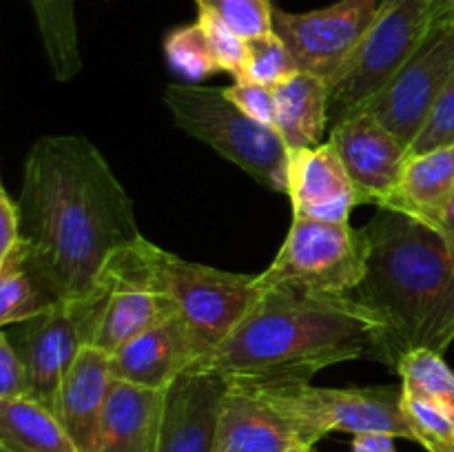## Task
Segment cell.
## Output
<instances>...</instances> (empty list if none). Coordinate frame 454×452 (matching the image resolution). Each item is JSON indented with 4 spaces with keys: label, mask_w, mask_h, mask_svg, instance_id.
Wrapping results in <instances>:
<instances>
[{
    "label": "cell",
    "mask_w": 454,
    "mask_h": 452,
    "mask_svg": "<svg viewBox=\"0 0 454 452\" xmlns=\"http://www.w3.org/2000/svg\"><path fill=\"white\" fill-rule=\"evenodd\" d=\"M27 264L58 300L91 292L105 261L142 238L127 189L82 136H44L18 195Z\"/></svg>",
    "instance_id": "6da1fadb"
},
{
    "label": "cell",
    "mask_w": 454,
    "mask_h": 452,
    "mask_svg": "<svg viewBox=\"0 0 454 452\" xmlns=\"http://www.w3.org/2000/svg\"><path fill=\"white\" fill-rule=\"evenodd\" d=\"M377 353L380 323L353 295L282 284L260 288L242 322L193 368L229 384H309L333 363Z\"/></svg>",
    "instance_id": "7a4b0ae2"
},
{
    "label": "cell",
    "mask_w": 454,
    "mask_h": 452,
    "mask_svg": "<svg viewBox=\"0 0 454 452\" xmlns=\"http://www.w3.org/2000/svg\"><path fill=\"white\" fill-rule=\"evenodd\" d=\"M364 233L366 275L350 295L380 323L377 362L397 370L415 350L446 353L454 341L452 244L393 208H377Z\"/></svg>",
    "instance_id": "3957f363"
},
{
    "label": "cell",
    "mask_w": 454,
    "mask_h": 452,
    "mask_svg": "<svg viewBox=\"0 0 454 452\" xmlns=\"http://www.w3.org/2000/svg\"><path fill=\"white\" fill-rule=\"evenodd\" d=\"M162 97L182 131L238 164L266 189L288 193L291 151L275 129L242 113L224 89L198 82L167 84Z\"/></svg>",
    "instance_id": "277c9868"
},
{
    "label": "cell",
    "mask_w": 454,
    "mask_h": 452,
    "mask_svg": "<svg viewBox=\"0 0 454 452\" xmlns=\"http://www.w3.org/2000/svg\"><path fill=\"white\" fill-rule=\"evenodd\" d=\"M433 25V3L386 0L384 9L337 74L328 80V118H353L415 53Z\"/></svg>",
    "instance_id": "5b68a950"
},
{
    "label": "cell",
    "mask_w": 454,
    "mask_h": 452,
    "mask_svg": "<svg viewBox=\"0 0 454 452\" xmlns=\"http://www.w3.org/2000/svg\"><path fill=\"white\" fill-rule=\"evenodd\" d=\"M105 304L106 288L98 282L87 295L60 300L35 317L3 328L29 372V399L53 415L62 379L80 353L96 341Z\"/></svg>",
    "instance_id": "8992f818"
},
{
    "label": "cell",
    "mask_w": 454,
    "mask_h": 452,
    "mask_svg": "<svg viewBox=\"0 0 454 452\" xmlns=\"http://www.w3.org/2000/svg\"><path fill=\"white\" fill-rule=\"evenodd\" d=\"M266 399L300 428L309 446L331 433H386L411 439L402 406V388H317L309 384L255 386Z\"/></svg>",
    "instance_id": "52a82bcc"
},
{
    "label": "cell",
    "mask_w": 454,
    "mask_h": 452,
    "mask_svg": "<svg viewBox=\"0 0 454 452\" xmlns=\"http://www.w3.org/2000/svg\"><path fill=\"white\" fill-rule=\"evenodd\" d=\"M368 239L348 222L293 217L273 264L257 275V286H300L331 295H350L366 275Z\"/></svg>",
    "instance_id": "ba28073f"
},
{
    "label": "cell",
    "mask_w": 454,
    "mask_h": 452,
    "mask_svg": "<svg viewBox=\"0 0 454 452\" xmlns=\"http://www.w3.org/2000/svg\"><path fill=\"white\" fill-rule=\"evenodd\" d=\"M158 244L142 235L124 244L105 261L98 282L106 288V304L93 346L114 355L133 337L177 315L160 275Z\"/></svg>",
    "instance_id": "9c48e42d"
},
{
    "label": "cell",
    "mask_w": 454,
    "mask_h": 452,
    "mask_svg": "<svg viewBox=\"0 0 454 452\" xmlns=\"http://www.w3.org/2000/svg\"><path fill=\"white\" fill-rule=\"evenodd\" d=\"M160 275L202 357L231 335L260 297L257 275L229 273L168 251L160 253Z\"/></svg>",
    "instance_id": "30bf717a"
},
{
    "label": "cell",
    "mask_w": 454,
    "mask_h": 452,
    "mask_svg": "<svg viewBox=\"0 0 454 452\" xmlns=\"http://www.w3.org/2000/svg\"><path fill=\"white\" fill-rule=\"evenodd\" d=\"M452 74L454 27L433 22L406 65L359 113L380 120L411 149L433 115Z\"/></svg>",
    "instance_id": "8fae6325"
},
{
    "label": "cell",
    "mask_w": 454,
    "mask_h": 452,
    "mask_svg": "<svg viewBox=\"0 0 454 452\" xmlns=\"http://www.w3.org/2000/svg\"><path fill=\"white\" fill-rule=\"evenodd\" d=\"M386 0H337L304 13L275 7L273 29L286 43L300 71L331 80L366 35Z\"/></svg>",
    "instance_id": "7c38bea8"
},
{
    "label": "cell",
    "mask_w": 454,
    "mask_h": 452,
    "mask_svg": "<svg viewBox=\"0 0 454 452\" xmlns=\"http://www.w3.org/2000/svg\"><path fill=\"white\" fill-rule=\"evenodd\" d=\"M328 142L340 153L362 202L386 207L402 182L408 146L366 113L337 122Z\"/></svg>",
    "instance_id": "4fadbf2b"
},
{
    "label": "cell",
    "mask_w": 454,
    "mask_h": 452,
    "mask_svg": "<svg viewBox=\"0 0 454 452\" xmlns=\"http://www.w3.org/2000/svg\"><path fill=\"white\" fill-rule=\"evenodd\" d=\"M229 384V381H226ZM300 428L284 417L255 386L229 384L217 419L215 452L309 450Z\"/></svg>",
    "instance_id": "5bb4252c"
},
{
    "label": "cell",
    "mask_w": 454,
    "mask_h": 452,
    "mask_svg": "<svg viewBox=\"0 0 454 452\" xmlns=\"http://www.w3.org/2000/svg\"><path fill=\"white\" fill-rule=\"evenodd\" d=\"M226 379L208 370H186L167 388L158 452H215L217 419Z\"/></svg>",
    "instance_id": "9a60e30c"
},
{
    "label": "cell",
    "mask_w": 454,
    "mask_h": 452,
    "mask_svg": "<svg viewBox=\"0 0 454 452\" xmlns=\"http://www.w3.org/2000/svg\"><path fill=\"white\" fill-rule=\"evenodd\" d=\"M200 359L202 353L177 315L133 337L109 355L114 379L151 390H167Z\"/></svg>",
    "instance_id": "2e32d148"
},
{
    "label": "cell",
    "mask_w": 454,
    "mask_h": 452,
    "mask_svg": "<svg viewBox=\"0 0 454 452\" xmlns=\"http://www.w3.org/2000/svg\"><path fill=\"white\" fill-rule=\"evenodd\" d=\"M286 195L293 217L322 222H348L350 211L364 204L331 142L291 153Z\"/></svg>",
    "instance_id": "e0dca14e"
},
{
    "label": "cell",
    "mask_w": 454,
    "mask_h": 452,
    "mask_svg": "<svg viewBox=\"0 0 454 452\" xmlns=\"http://www.w3.org/2000/svg\"><path fill=\"white\" fill-rule=\"evenodd\" d=\"M111 384L109 355L96 346L84 348L62 379L56 417L80 452H96Z\"/></svg>",
    "instance_id": "ac0fdd59"
},
{
    "label": "cell",
    "mask_w": 454,
    "mask_h": 452,
    "mask_svg": "<svg viewBox=\"0 0 454 452\" xmlns=\"http://www.w3.org/2000/svg\"><path fill=\"white\" fill-rule=\"evenodd\" d=\"M167 390L114 379L96 452H158Z\"/></svg>",
    "instance_id": "d6986e66"
},
{
    "label": "cell",
    "mask_w": 454,
    "mask_h": 452,
    "mask_svg": "<svg viewBox=\"0 0 454 452\" xmlns=\"http://www.w3.org/2000/svg\"><path fill=\"white\" fill-rule=\"evenodd\" d=\"M275 131L291 153L324 144L328 118V80L297 71L273 89Z\"/></svg>",
    "instance_id": "ffe728a7"
},
{
    "label": "cell",
    "mask_w": 454,
    "mask_h": 452,
    "mask_svg": "<svg viewBox=\"0 0 454 452\" xmlns=\"http://www.w3.org/2000/svg\"><path fill=\"white\" fill-rule=\"evenodd\" d=\"M454 195V144L428 153L408 155L403 167L402 182L386 207L393 211L406 213L415 220L437 229Z\"/></svg>",
    "instance_id": "44dd1931"
},
{
    "label": "cell",
    "mask_w": 454,
    "mask_h": 452,
    "mask_svg": "<svg viewBox=\"0 0 454 452\" xmlns=\"http://www.w3.org/2000/svg\"><path fill=\"white\" fill-rule=\"evenodd\" d=\"M0 452H80L56 415L34 399L0 401Z\"/></svg>",
    "instance_id": "7402d4cb"
},
{
    "label": "cell",
    "mask_w": 454,
    "mask_h": 452,
    "mask_svg": "<svg viewBox=\"0 0 454 452\" xmlns=\"http://www.w3.org/2000/svg\"><path fill=\"white\" fill-rule=\"evenodd\" d=\"M35 13L49 66L58 82H69L82 69L74 0H29Z\"/></svg>",
    "instance_id": "603a6c76"
},
{
    "label": "cell",
    "mask_w": 454,
    "mask_h": 452,
    "mask_svg": "<svg viewBox=\"0 0 454 452\" xmlns=\"http://www.w3.org/2000/svg\"><path fill=\"white\" fill-rule=\"evenodd\" d=\"M27 246L0 261V326L35 317L58 300L44 279L27 264Z\"/></svg>",
    "instance_id": "cb8c5ba5"
},
{
    "label": "cell",
    "mask_w": 454,
    "mask_h": 452,
    "mask_svg": "<svg viewBox=\"0 0 454 452\" xmlns=\"http://www.w3.org/2000/svg\"><path fill=\"white\" fill-rule=\"evenodd\" d=\"M395 372L402 377V390L406 393L454 408V370L448 366L443 355L433 350H415L399 362Z\"/></svg>",
    "instance_id": "d4e9b609"
},
{
    "label": "cell",
    "mask_w": 454,
    "mask_h": 452,
    "mask_svg": "<svg viewBox=\"0 0 454 452\" xmlns=\"http://www.w3.org/2000/svg\"><path fill=\"white\" fill-rule=\"evenodd\" d=\"M402 406L412 441L428 452H454V408L402 390Z\"/></svg>",
    "instance_id": "484cf974"
},
{
    "label": "cell",
    "mask_w": 454,
    "mask_h": 452,
    "mask_svg": "<svg viewBox=\"0 0 454 452\" xmlns=\"http://www.w3.org/2000/svg\"><path fill=\"white\" fill-rule=\"evenodd\" d=\"M164 56L171 69L186 82H202L208 75L220 74L200 20L168 31L164 38Z\"/></svg>",
    "instance_id": "4316f807"
},
{
    "label": "cell",
    "mask_w": 454,
    "mask_h": 452,
    "mask_svg": "<svg viewBox=\"0 0 454 452\" xmlns=\"http://www.w3.org/2000/svg\"><path fill=\"white\" fill-rule=\"evenodd\" d=\"M297 71L291 49L275 31L247 40V80L275 89Z\"/></svg>",
    "instance_id": "83f0119b"
},
{
    "label": "cell",
    "mask_w": 454,
    "mask_h": 452,
    "mask_svg": "<svg viewBox=\"0 0 454 452\" xmlns=\"http://www.w3.org/2000/svg\"><path fill=\"white\" fill-rule=\"evenodd\" d=\"M200 13L217 18L244 40L270 34L273 29V0H195Z\"/></svg>",
    "instance_id": "f1b7e54d"
},
{
    "label": "cell",
    "mask_w": 454,
    "mask_h": 452,
    "mask_svg": "<svg viewBox=\"0 0 454 452\" xmlns=\"http://www.w3.org/2000/svg\"><path fill=\"white\" fill-rule=\"evenodd\" d=\"M198 20L204 27L217 69L231 74L233 80H247V40L208 13H200Z\"/></svg>",
    "instance_id": "f546056e"
},
{
    "label": "cell",
    "mask_w": 454,
    "mask_h": 452,
    "mask_svg": "<svg viewBox=\"0 0 454 452\" xmlns=\"http://www.w3.org/2000/svg\"><path fill=\"white\" fill-rule=\"evenodd\" d=\"M454 144V74L448 80L446 89H443L442 97H439L437 106H434L433 115L421 129L417 140L408 149V155L428 153V151L442 149V146Z\"/></svg>",
    "instance_id": "4dcf8cb0"
},
{
    "label": "cell",
    "mask_w": 454,
    "mask_h": 452,
    "mask_svg": "<svg viewBox=\"0 0 454 452\" xmlns=\"http://www.w3.org/2000/svg\"><path fill=\"white\" fill-rule=\"evenodd\" d=\"M226 96L235 106L255 122L275 129V93L266 84L253 80H235L231 87H224Z\"/></svg>",
    "instance_id": "1f68e13d"
},
{
    "label": "cell",
    "mask_w": 454,
    "mask_h": 452,
    "mask_svg": "<svg viewBox=\"0 0 454 452\" xmlns=\"http://www.w3.org/2000/svg\"><path fill=\"white\" fill-rule=\"evenodd\" d=\"M29 372L25 362L16 353L9 341L7 332L0 331V401H13V399H29Z\"/></svg>",
    "instance_id": "d6a6232c"
},
{
    "label": "cell",
    "mask_w": 454,
    "mask_h": 452,
    "mask_svg": "<svg viewBox=\"0 0 454 452\" xmlns=\"http://www.w3.org/2000/svg\"><path fill=\"white\" fill-rule=\"evenodd\" d=\"M22 244L25 239H22L18 199H13L9 191L0 186V261L20 251Z\"/></svg>",
    "instance_id": "836d02e7"
},
{
    "label": "cell",
    "mask_w": 454,
    "mask_h": 452,
    "mask_svg": "<svg viewBox=\"0 0 454 452\" xmlns=\"http://www.w3.org/2000/svg\"><path fill=\"white\" fill-rule=\"evenodd\" d=\"M393 434L386 433H364L353 434L350 452H397Z\"/></svg>",
    "instance_id": "e575fe53"
},
{
    "label": "cell",
    "mask_w": 454,
    "mask_h": 452,
    "mask_svg": "<svg viewBox=\"0 0 454 452\" xmlns=\"http://www.w3.org/2000/svg\"><path fill=\"white\" fill-rule=\"evenodd\" d=\"M437 230L454 246V195L450 198V202H448V207L443 208V215L439 220Z\"/></svg>",
    "instance_id": "d590c367"
},
{
    "label": "cell",
    "mask_w": 454,
    "mask_h": 452,
    "mask_svg": "<svg viewBox=\"0 0 454 452\" xmlns=\"http://www.w3.org/2000/svg\"><path fill=\"white\" fill-rule=\"evenodd\" d=\"M433 22H446L454 27V0H434Z\"/></svg>",
    "instance_id": "8d00e7d4"
},
{
    "label": "cell",
    "mask_w": 454,
    "mask_h": 452,
    "mask_svg": "<svg viewBox=\"0 0 454 452\" xmlns=\"http://www.w3.org/2000/svg\"><path fill=\"white\" fill-rule=\"evenodd\" d=\"M309 452H319V450H317V448H315V446H313V448H310V450H309Z\"/></svg>",
    "instance_id": "74e56055"
},
{
    "label": "cell",
    "mask_w": 454,
    "mask_h": 452,
    "mask_svg": "<svg viewBox=\"0 0 454 452\" xmlns=\"http://www.w3.org/2000/svg\"><path fill=\"white\" fill-rule=\"evenodd\" d=\"M309 450H310V448H309ZM309 450H297V452H309Z\"/></svg>",
    "instance_id": "f35d334b"
},
{
    "label": "cell",
    "mask_w": 454,
    "mask_h": 452,
    "mask_svg": "<svg viewBox=\"0 0 454 452\" xmlns=\"http://www.w3.org/2000/svg\"><path fill=\"white\" fill-rule=\"evenodd\" d=\"M426 3H434V0H426Z\"/></svg>",
    "instance_id": "ab89813d"
}]
</instances>
